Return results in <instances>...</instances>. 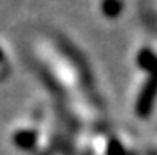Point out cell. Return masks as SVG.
Wrapping results in <instances>:
<instances>
[{
  "mask_svg": "<svg viewBox=\"0 0 157 155\" xmlns=\"http://www.w3.org/2000/svg\"><path fill=\"white\" fill-rule=\"evenodd\" d=\"M121 9H123V0H101V11L109 18L119 16Z\"/></svg>",
  "mask_w": 157,
  "mask_h": 155,
  "instance_id": "obj_3",
  "label": "cell"
},
{
  "mask_svg": "<svg viewBox=\"0 0 157 155\" xmlns=\"http://www.w3.org/2000/svg\"><path fill=\"white\" fill-rule=\"evenodd\" d=\"M34 139H36V134L33 130H20L15 134V142L24 150H29L31 146H34V142H36Z\"/></svg>",
  "mask_w": 157,
  "mask_h": 155,
  "instance_id": "obj_4",
  "label": "cell"
},
{
  "mask_svg": "<svg viewBox=\"0 0 157 155\" xmlns=\"http://www.w3.org/2000/svg\"><path fill=\"white\" fill-rule=\"evenodd\" d=\"M137 65L143 70H146L148 74L157 70V54L152 49H141L137 54Z\"/></svg>",
  "mask_w": 157,
  "mask_h": 155,
  "instance_id": "obj_2",
  "label": "cell"
},
{
  "mask_svg": "<svg viewBox=\"0 0 157 155\" xmlns=\"http://www.w3.org/2000/svg\"><path fill=\"white\" fill-rule=\"evenodd\" d=\"M157 101V70L148 74V79L139 92V97L136 101V114L139 117H148L152 114V108Z\"/></svg>",
  "mask_w": 157,
  "mask_h": 155,
  "instance_id": "obj_1",
  "label": "cell"
},
{
  "mask_svg": "<svg viewBox=\"0 0 157 155\" xmlns=\"http://www.w3.org/2000/svg\"><path fill=\"white\" fill-rule=\"evenodd\" d=\"M2 60H4V51L0 49V62H2Z\"/></svg>",
  "mask_w": 157,
  "mask_h": 155,
  "instance_id": "obj_5",
  "label": "cell"
}]
</instances>
